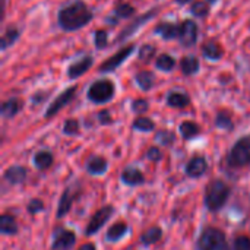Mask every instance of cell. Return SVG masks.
Masks as SVG:
<instances>
[{
  "mask_svg": "<svg viewBox=\"0 0 250 250\" xmlns=\"http://www.w3.org/2000/svg\"><path fill=\"white\" fill-rule=\"evenodd\" d=\"M161 236H163V231L158 227H151L141 236V242L144 245H152V243H157L161 239Z\"/></svg>",
  "mask_w": 250,
  "mask_h": 250,
  "instance_id": "26",
  "label": "cell"
},
{
  "mask_svg": "<svg viewBox=\"0 0 250 250\" xmlns=\"http://www.w3.org/2000/svg\"><path fill=\"white\" fill-rule=\"evenodd\" d=\"M0 230L3 234H15L18 231V226H16V221L12 215H1L0 218Z\"/></svg>",
  "mask_w": 250,
  "mask_h": 250,
  "instance_id": "22",
  "label": "cell"
},
{
  "mask_svg": "<svg viewBox=\"0 0 250 250\" xmlns=\"http://www.w3.org/2000/svg\"><path fill=\"white\" fill-rule=\"evenodd\" d=\"M179 41L183 47H192L198 41V25L196 22L186 19L180 23Z\"/></svg>",
  "mask_w": 250,
  "mask_h": 250,
  "instance_id": "6",
  "label": "cell"
},
{
  "mask_svg": "<svg viewBox=\"0 0 250 250\" xmlns=\"http://www.w3.org/2000/svg\"><path fill=\"white\" fill-rule=\"evenodd\" d=\"M234 250H250V239L249 237H239L234 242Z\"/></svg>",
  "mask_w": 250,
  "mask_h": 250,
  "instance_id": "40",
  "label": "cell"
},
{
  "mask_svg": "<svg viewBox=\"0 0 250 250\" xmlns=\"http://www.w3.org/2000/svg\"><path fill=\"white\" fill-rule=\"evenodd\" d=\"M180 66H182V72L185 75H188V76L198 73L199 72V67H201L199 60L195 56H186V57H183L182 62H180Z\"/></svg>",
  "mask_w": 250,
  "mask_h": 250,
  "instance_id": "16",
  "label": "cell"
},
{
  "mask_svg": "<svg viewBox=\"0 0 250 250\" xmlns=\"http://www.w3.org/2000/svg\"><path fill=\"white\" fill-rule=\"evenodd\" d=\"M3 1H6V0H3Z\"/></svg>",
  "mask_w": 250,
  "mask_h": 250,
  "instance_id": "47",
  "label": "cell"
},
{
  "mask_svg": "<svg viewBox=\"0 0 250 250\" xmlns=\"http://www.w3.org/2000/svg\"><path fill=\"white\" fill-rule=\"evenodd\" d=\"M208 1H209V3H214V1H215V0H208Z\"/></svg>",
  "mask_w": 250,
  "mask_h": 250,
  "instance_id": "46",
  "label": "cell"
},
{
  "mask_svg": "<svg viewBox=\"0 0 250 250\" xmlns=\"http://www.w3.org/2000/svg\"><path fill=\"white\" fill-rule=\"evenodd\" d=\"M79 250H95V246H94V245H91V243H86V245H83V246H82Z\"/></svg>",
  "mask_w": 250,
  "mask_h": 250,
  "instance_id": "44",
  "label": "cell"
},
{
  "mask_svg": "<svg viewBox=\"0 0 250 250\" xmlns=\"http://www.w3.org/2000/svg\"><path fill=\"white\" fill-rule=\"evenodd\" d=\"M127 233V226L125 223H117L114 226H111L107 231V240L110 242H116L119 239H122L125 234Z\"/></svg>",
  "mask_w": 250,
  "mask_h": 250,
  "instance_id": "24",
  "label": "cell"
},
{
  "mask_svg": "<svg viewBox=\"0 0 250 250\" xmlns=\"http://www.w3.org/2000/svg\"><path fill=\"white\" fill-rule=\"evenodd\" d=\"M174 139H176V136L171 132H160L157 135V141L161 142L163 145H167V146H170L174 142Z\"/></svg>",
  "mask_w": 250,
  "mask_h": 250,
  "instance_id": "38",
  "label": "cell"
},
{
  "mask_svg": "<svg viewBox=\"0 0 250 250\" xmlns=\"http://www.w3.org/2000/svg\"><path fill=\"white\" fill-rule=\"evenodd\" d=\"M176 1H177L179 4H186L188 1H192V0H176Z\"/></svg>",
  "mask_w": 250,
  "mask_h": 250,
  "instance_id": "45",
  "label": "cell"
},
{
  "mask_svg": "<svg viewBox=\"0 0 250 250\" xmlns=\"http://www.w3.org/2000/svg\"><path fill=\"white\" fill-rule=\"evenodd\" d=\"M132 108L135 113H145L148 110V101L146 100H135L132 104Z\"/></svg>",
  "mask_w": 250,
  "mask_h": 250,
  "instance_id": "39",
  "label": "cell"
},
{
  "mask_svg": "<svg viewBox=\"0 0 250 250\" xmlns=\"http://www.w3.org/2000/svg\"><path fill=\"white\" fill-rule=\"evenodd\" d=\"M202 54L208 60H220L223 57V54H224V50L217 42H207L202 47Z\"/></svg>",
  "mask_w": 250,
  "mask_h": 250,
  "instance_id": "17",
  "label": "cell"
},
{
  "mask_svg": "<svg viewBox=\"0 0 250 250\" xmlns=\"http://www.w3.org/2000/svg\"><path fill=\"white\" fill-rule=\"evenodd\" d=\"M111 214H113V208H111V207H104V208H101L100 211H97V212L94 214L92 220L89 221L88 227H86V234L91 236V234L97 233V231L108 221V218L111 217Z\"/></svg>",
  "mask_w": 250,
  "mask_h": 250,
  "instance_id": "9",
  "label": "cell"
},
{
  "mask_svg": "<svg viewBox=\"0 0 250 250\" xmlns=\"http://www.w3.org/2000/svg\"><path fill=\"white\" fill-rule=\"evenodd\" d=\"M190 12L198 18H205L209 13V4L207 1H195L190 7Z\"/></svg>",
  "mask_w": 250,
  "mask_h": 250,
  "instance_id": "31",
  "label": "cell"
},
{
  "mask_svg": "<svg viewBox=\"0 0 250 250\" xmlns=\"http://www.w3.org/2000/svg\"><path fill=\"white\" fill-rule=\"evenodd\" d=\"M122 180L126 183V185H130V186H136V185H141L144 182V176L139 170L136 168H126L122 174Z\"/></svg>",
  "mask_w": 250,
  "mask_h": 250,
  "instance_id": "18",
  "label": "cell"
},
{
  "mask_svg": "<svg viewBox=\"0 0 250 250\" xmlns=\"http://www.w3.org/2000/svg\"><path fill=\"white\" fill-rule=\"evenodd\" d=\"M86 168L91 174H103L107 170V161L101 157H91L86 164Z\"/></svg>",
  "mask_w": 250,
  "mask_h": 250,
  "instance_id": "19",
  "label": "cell"
},
{
  "mask_svg": "<svg viewBox=\"0 0 250 250\" xmlns=\"http://www.w3.org/2000/svg\"><path fill=\"white\" fill-rule=\"evenodd\" d=\"M229 164L231 167H245L250 164V136L242 138L231 148L229 155Z\"/></svg>",
  "mask_w": 250,
  "mask_h": 250,
  "instance_id": "5",
  "label": "cell"
},
{
  "mask_svg": "<svg viewBox=\"0 0 250 250\" xmlns=\"http://www.w3.org/2000/svg\"><path fill=\"white\" fill-rule=\"evenodd\" d=\"M75 92H76V86H72V88H67L64 92H62L48 107V110L45 111V117H53L56 113H59L63 107H66L75 97Z\"/></svg>",
  "mask_w": 250,
  "mask_h": 250,
  "instance_id": "8",
  "label": "cell"
},
{
  "mask_svg": "<svg viewBox=\"0 0 250 250\" xmlns=\"http://www.w3.org/2000/svg\"><path fill=\"white\" fill-rule=\"evenodd\" d=\"M180 133L183 138L186 139H190L193 136H196L199 133V126L193 122H183L180 125Z\"/></svg>",
  "mask_w": 250,
  "mask_h": 250,
  "instance_id": "30",
  "label": "cell"
},
{
  "mask_svg": "<svg viewBox=\"0 0 250 250\" xmlns=\"http://www.w3.org/2000/svg\"><path fill=\"white\" fill-rule=\"evenodd\" d=\"M42 209H44V205H42V202H41L40 199H34V201H31L29 205H28V211H29L31 214H37V212H40V211H42Z\"/></svg>",
  "mask_w": 250,
  "mask_h": 250,
  "instance_id": "41",
  "label": "cell"
},
{
  "mask_svg": "<svg viewBox=\"0 0 250 250\" xmlns=\"http://www.w3.org/2000/svg\"><path fill=\"white\" fill-rule=\"evenodd\" d=\"M114 97V85L111 81L101 79L94 82L88 89V98L95 104H104Z\"/></svg>",
  "mask_w": 250,
  "mask_h": 250,
  "instance_id": "3",
  "label": "cell"
},
{
  "mask_svg": "<svg viewBox=\"0 0 250 250\" xmlns=\"http://www.w3.org/2000/svg\"><path fill=\"white\" fill-rule=\"evenodd\" d=\"M154 79H155V76H154L151 72H146V70L139 72V73L136 75V82H138V85H139L144 91H148V89L152 88Z\"/></svg>",
  "mask_w": 250,
  "mask_h": 250,
  "instance_id": "25",
  "label": "cell"
},
{
  "mask_svg": "<svg viewBox=\"0 0 250 250\" xmlns=\"http://www.w3.org/2000/svg\"><path fill=\"white\" fill-rule=\"evenodd\" d=\"M19 34H21V31L18 28H9L3 34V38H1V50H6L7 47H10L19 38Z\"/></svg>",
  "mask_w": 250,
  "mask_h": 250,
  "instance_id": "29",
  "label": "cell"
},
{
  "mask_svg": "<svg viewBox=\"0 0 250 250\" xmlns=\"http://www.w3.org/2000/svg\"><path fill=\"white\" fill-rule=\"evenodd\" d=\"M146 157H148L149 160H152V161H160V160H161V157H163V154H161V151H160L158 148L152 146V148L148 151Z\"/></svg>",
  "mask_w": 250,
  "mask_h": 250,
  "instance_id": "42",
  "label": "cell"
},
{
  "mask_svg": "<svg viewBox=\"0 0 250 250\" xmlns=\"http://www.w3.org/2000/svg\"><path fill=\"white\" fill-rule=\"evenodd\" d=\"M217 126L230 130V129H233V122H231L230 116H227L226 113H220L217 117Z\"/></svg>",
  "mask_w": 250,
  "mask_h": 250,
  "instance_id": "36",
  "label": "cell"
},
{
  "mask_svg": "<svg viewBox=\"0 0 250 250\" xmlns=\"http://www.w3.org/2000/svg\"><path fill=\"white\" fill-rule=\"evenodd\" d=\"M75 243V234L69 230H59L54 236L53 249L54 250H69Z\"/></svg>",
  "mask_w": 250,
  "mask_h": 250,
  "instance_id": "11",
  "label": "cell"
},
{
  "mask_svg": "<svg viewBox=\"0 0 250 250\" xmlns=\"http://www.w3.org/2000/svg\"><path fill=\"white\" fill-rule=\"evenodd\" d=\"M207 161L202 157H195L190 160V163L186 167V173L190 177H201L207 171Z\"/></svg>",
  "mask_w": 250,
  "mask_h": 250,
  "instance_id": "14",
  "label": "cell"
},
{
  "mask_svg": "<svg viewBox=\"0 0 250 250\" xmlns=\"http://www.w3.org/2000/svg\"><path fill=\"white\" fill-rule=\"evenodd\" d=\"M133 127L141 132H151L154 129V122L146 119V117H138L133 122Z\"/></svg>",
  "mask_w": 250,
  "mask_h": 250,
  "instance_id": "33",
  "label": "cell"
},
{
  "mask_svg": "<svg viewBox=\"0 0 250 250\" xmlns=\"http://www.w3.org/2000/svg\"><path fill=\"white\" fill-rule=\"evenodd\" d=\"M133 50H135V45H132V44H129L127 47H123L122 50H119L116 54H113L107 62H104L100 66V72H113L122 63H125V60L133 53Z\"/></svg>",
  "mask_w": 250,
  "mask_h": 250,
  "instance_id": "7",
  "label": "cell"
},
{
  "mask_svg": "<svg viewBox=\"0 0 250 250\" xmlns=\"http://www.w3.org/2000/svg\"><path fill=\"white\" fill-rule=\"evenodd\" d=\"M98 119H100V122L103 123V125H108V123H111V117H110V113L105 110V111H101L100 114H98Z\"/></svg>",
  "mask_w": 250,
  "mask_h": 250,
  "instance_id": "43",
  "label": "cell"
},
{
  "mask_svg": "<svg viewBox=\"0 0 250 250\" xmlns=\"http://www.w3.org/2000/svg\"><path fill=\"white\" fill-rule=\"evenodd\" d=\"M157 15V10L154 9V10H149V12H146V13H144L141 18H138L133 23H130L129 26H126L123 31H122V34L116 38V42H120V41H123V40H126L127 37H130V35H133L144 23H146L151 18H154Z\"/></svg>",
  "mask_w": 250,
  "mask_h": 250,
  "instance_id": "10",
  "label": "cell"
},
{
  "mask_svg": "<svg viewBox=\"0 0 250 250\" xmlns=\"http://www.w3.org/2000/svg\"><path fill=\"white\" fill-rule=\"evenodd\" d=\"M189 97L183 92H170L168 97H167V103L168 105L171 107H176V108H183L189 104Z\"/></svg>",
  "mask_w": 250,
  "mask_h": 250,
  "instance_id": "21",
  "label": "cell"
},
{
  "mask_svg": "<svg viewBox=\"0 0 250 250\" xmlns=\"http://www.w3.org/2000/svg\"><path fill=\"white\" fill-rule=\"evenodd\" d=\"M34 164L40 168V170H45L53 164V155L47 151H41L35 155L34 158Z\"/></svg>",
  "mask_w": 250,
  "mask_h": 250,
  "instance_id": "27",
  "label": "cell"
},
{
  "mask_svg": "<svg viewBox=\"0 0 250 250\" xmlns=\"http://www.w3.org/2000/svg\"><path fill=\"white\" fill-rule=\"evenodd\" d=\"M155 34H158L164 40H174L179 38L180 34V25H174L170 22H161L155 26Z\"/></svg>",
  "mask_w": 250,
  "mask_h": 250,
  "instance_id": "13",
  "label": "cell"
},
{
  "mask_svg": "<svg viewBox=\"0 0 250 250\" xmlns=\"http://www.w3.org/2000/svg\"><path fill=\"white\" fill-rule=\"evenodd\" d=\"M73 198H75V192H73L72 189H67V190L62 195L60 202H59V209H57V217H59V218L64 217V215L69 212V209H70V207H72V202H73Z\"/></svg>",
  "mask_w": 250,
  "mask_h": 250,
  "instance_id": "15",
  "label": "cell"
},
{
  "mask_svg": "<svg viewBox=\"0 0 250 250\" xmlns=\"http://www.w3.org/2000/svg\"><path fill=\"white\" fill-rule=\"evenodd\" d=\"M154 54H155V47L151 44H145V45H142V48L139 51V60L148 62L154 57Z\"/></svg>",
  "mask_w": 250,
  "mask_h": 250,
  "instance_id": "34",
  "label": "cell"
},
{
  "mask_svg": "<svg viewBox=\"0 0 250 250\" xmlns=\"http://www.w3.org/2000/svg\"><path fill=\"white\" fill-rule=\"evenodd\" d=\"M135 12V9L127 4V3H120L116 9H114V15L117 16V19H127L129 16H132Z\"/></svg>",
  "mask_w": 250,
  "mask_h": 250,
  "instance_id": "32",
  "label": "cell"
},
{
  "mask_svg": "<svg viewBox=\"0 0 250 250\" xmlns=\"http://www.w3.org/2000/svg\"><path fill=\"white\" fill-rule=\"evenodd\" d=\"M107 37H108V34L104 29H98L95 32V45L98 50H103L107 47Z\"/></svg>",
  "mask_w": 250,
  "mask_h": 250,
  "instance_id": "35",
  "label": "cell"
},
{
  "mask_svg": "<svg viewBox=\"0 0 250 250\" xmlns=\"http://www.w3.org/2000/svg\"><path fill=\"white\" fill-rule=\"evenodd\" d=\"M229 196H230V188L224 182L215 180L207 189V196H205L207 207L211 211H218L226 205Z\"/></svg>",
  "mask_w": 250,
  "mask_h": 250,
  "instance_id": "2",
  "label": "cell"
},
{
  "mask_svg": "<svg viewBox=\"0 0 250 250\" xmlns=\"http://www.w3.org/2000/svg\"><path fill=\"white\" fill-rule=\"evenodd\" d=\"M155 66H157L160 70L170 72V70H173V67L176 66V62H174V59H173L170 54H161V56L157 57Z\"/></svg>",
  "mask_w": 250,
  "mask_h": 250,
  "instance_id": "28",
  "label": "cell"
},
{
  "mask_svg": "<svg viewBox=\"0 0 250 250\" xmlns=\"http://www.w3.org/2000/svg\"><path fill=\"white\" fill-rule=\"evenodd\" d=\"M21 101L16 100V98H12V100H7L3 105H1V114L4 117H13L19 113L21 110Z\"/></svg>",
  "mask_w": 250,
  "mask_h": 250,
  "instance_id": "23",
  "label": "cell"
},
{
  "mask_svg": "<svg viewBox=\"0 0 250 250\" xmlns=\"http://www.w3.org/2000/svg\"><path fill=\"white\" fill-rule=\"evenodd\" d=\"M92 63H94V60H92V57H89V56H86V57L78 60L76 63H73V64L69 66V69H67V76H69L70 79H76V78L82 76L83 73H86V72L91 69Z\"/></svg>",
  "mask_w": 250,
  "mask_h": 250,
  "instance_id": "12",
  "label": "cell"
},
{
  "mask_svg": "<svg viewBox=\"0 0 250 250\" xmlns=\"http://www.w3.org/2000/svg\"><path fill=\"white\" fill-rule=\"evenodd\" d=\"M4 177H6V180H9L10 183H13V185H16V183H22L23 180H25V177H26V170L23 168V167H10L7 171H6V174H4Z\"/></svg>",
  "mask_w": 250,
  "mask_h": 250,
  "instance_id": "20",
  "label": "cell"
},
{
  "mask_svg": "<svg viewBox=\"0 0 250 250\" xmlns=\"http://www.w3.org/2000/svg\"><path fill=\"white\" fill-rule=\"evenodd\" d=\"M199 250H230L223 231L208 229L199 239Z\"/></svg>",
  "mask_w": 250,
  "mask_h": 250,
  "instance_id": "4",
  "label": "cell"
},
{
  "mask_svg": "<svg viewBox=\"0 0 250 250\" xmlns=\"http://www.w3.org/2000/svg\"><path fill=\"white\" fill-rule=\"evenodd\" d=\"M63 132L66 135H78L79 132V125L75 119H70V120H66L64 123V127H63Z\"/></svg>",
  "mask_w": 250,
  "mask_h": 250,
  "instance_id": "37",
  "label": "cell"
},
{
  "mask_svg": "<svg viewBox=\"0 0 250 250\" xmlns=\"http://www.w3.org/2000/svg\"><path fill=\"white\" fill-rule=\"evenodd\" d=\"M94 15L89 7L82 0H75L73 3L60 9L57 22L63 31H78L86 26L92 21Z\"/></svg>",
  "mask_w": 250,
  "mask_h": 250,
  "instance_id": "1",
  "label": "cell"
}]
</instances>
